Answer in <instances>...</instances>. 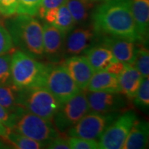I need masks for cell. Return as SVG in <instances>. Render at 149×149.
I'll list each match as a JSON object with an SVG mask.
<instances>
[{
  "label": "cell",
  "instance_id": "30",
  "mask_svg": "<svg viewBox=\"0 0 149 149\" xmlns=\"http://www.w3.org/2000/svg\"><path fill=\"white\" fill-rule=\"evenodd\" d=\"M18 0H0V13L4 17H11L16 13Z\"/></svg>",
  "mask_w": 149,
  "mask_h": 149
},
{
  "label": "cell",
  "instance_id": "23",
  "mask_svg": "<svg viewBox=\"0 0 149 149\" xmlns=\"http://www.w3.org/2000/svg\"><path fill=\"white\" fill-rule=\"evenodd\" d=\"M17 91L13 84L0 85V104L10 113L20 107L17 104Z\"/></svg>",
  "mask_w": 149,
  "mask_h": 149
},
{
  "label": "cell",
  "instance_id": "7",
  "mask_svg": "<svg viewBox=\"0 0 149 149\" xmlns=\"http://www.w3.org/2000/svg\"><path fill=\"white\" fill-rule=\"evenodd\" d=\"M120 114L118 112L100 113L90 111L75 125L67 130L69 137L99 140L108 126Z\"/></svg>",
  "mask_w": 149,
  "mask_h": 149
},
{
  "label": "cell",
  "instance_id": "37",
  "mask_svg": "<svg viewBox=\"0 0 149 149\" xmlns=\"http://www.w3.org/2000/svg\"><path fill=\"white\" fill-rule=\"evenodd\" d=\"M103 1H107V0H103Z\"/></svg>",
  "mask_w": 149,
  "mask_h": 149
},
{
  "label": "cell",
  "instance_id": "14",
  "mask_svg": "<svg viewBox=\"0 0 149 149\" xmlns=\"http://www.w3.org/2000/svg\"><path fill=\"white\" fill-rule=\"evenodd\" d=\"M80 90L86 89L94 70L85 55H75L68 57L62 64Z\"/></svg>",
  "mask_w": 149,
  "mask_h": 149
},
{
  "label": "cell",
  "instance_id": "15",
  "mask_svg": "<svg viewBox=\"0 0 149 149\" xmlns=\"http://www.w3.org/2000/svg\"><path fill=\"white\" fill-rule=\"evenodd\" d=\"M130 8L141 43L148 39L149 0H130Z\"/></svg>",
  "mask_w": 149,
  "mask_h": 149
},
{
  "label": "cell",
  "instance_id": "25",
  "mask_svg": "<svg viewBox=\"0 0 149 149\" xmlns=\"http://www.w3.org/2000/svg\"><path fill=\"white\" fill-rule=\"evenodd\" d=\"M133 102L136 107L139 109L146 111L149 107V79L148 77H143L141 84L139 86L138 90L135 97L133 99Z\"/></svg>",
  "mask_w": 149,
  "mask_h": 149
},
{
  "label": "cell",
  "instance_id": "26",
  "mask_svg": "<svg viewBox=\"0 0 149 149\" xmlns=\"http://www.w3.org/2000/svg\"><path fill=\"white\" fill-rule=\"evenodd\" d=\"M12 54L5 53L0 55V85L13 84L11 80Z\"/></svg>",
  "mask_w": 149,
  "mask_h": 149
},
{
  "label": "cell",
  "instance_id": "20",
  "mask_svg": "<svg viewBox=\"0 0 149 149\" xmlns=\"http://www.w3.org/2000/svg\"><path fill=\"white\" fill-rule=\"evenodd\" d=\"M43 19L45 20L46 23L54 26L66 35L71 31L76 25L66 4L48 10Z\"/></svg>",
  "mask_w": 149,
  "mask_h": 149
},
{
  "label": "cell",
  "instance_id": "5",
  "mask_svg": "<svg viewBox=\"0 0 149 149\" xmlns=\"http://www.w3.org/2000/svg\"><path fill=\"white\" fill-rule=\"evenodd\" d=\"M17 104L33 114L51 121L61 105L45 86L18 88Z\"/></svg>",
  "mask_w": 149,
  "mask_h": 149
},
{
  "label": "cell",
  "instance_id": "12",
  "mask_svg": "<svg viewBox=\"0 0 149 149\" xmlns=\"http://www.w3.org/2000/svg\"><path fill=\"white\" fill-rule=\"evenodd\" d=\"M66 34L48 23L43 26L44 57L53 64L64 59L65 39Z\"/></svg>",
  "mask_w": 149,
  "mask_h": 149
},
{
  "label": "cell",
  "instance_id": "9",
  "mask_svg": "<svg viewBox=\"0 0 149 149\" xmlns=\"http://www.w3.org/2000/svg\"><path fill=\"white\" fill-rule=\"evenodd\" d=\"M44 86L61 104L69 100L81 91L63 65H51Z\"/></svg>",
  "mask_w": 149,
  "mask_h": 149
},
{
  "label": "cell",
  "instance_id": "16",
  "mask_svg": "<svg viewBox=\"0 0 149 149\" xmlns=\"http://www.w3.org/2000/svg\"><path fill=\"white\" fill-rule=\"evenodd\" d=\"M142 79V75L135 67L130 64H126L124 69L118 75L121 93L128 100H133Z\"/></svg>",
  "mask_w": 149,
  "mask_h": 149
},
{
  "label": "cell",
  "instance_id": "3",
  "mask_svg": "<svg viewBox=\"0 0 149 149\" xmlns=\"http://www.w3.org/2000/svg\"><path fill=\"white\" fill-rule=\"evenodd\" d=\"M51 66L17 50L12 54L11 61L13 84L17 88L44 86Z\"/></svg>",
  "mask_w": 149,
  "mask_h": 149
},
{
  "label": "cell",
  "instance_id": "21",
  "mask_svg": "<svg viewBox=\"0 0 149 149\" xmlns=\"http://www.w3.org/2000/svg\"><path fill=\"white\" fill-rule=\"evenodd\" d=\"M95 2L90 0H66L65 4L69 10L75 24L84 26L91 17Z\"/></svg>",
  "mask_w": 149,
  "mask_h": 149
},
{
  "label": "cell",
  "instance_id": "33",
  "mask_svg": "<svg viewBox=\"0 0 149 149\" xmlns=\"http://www.w3.org/2000/svg\"><path fill=\"white\" fill-rule=\"evenodd\" d=\"M49 149H70L68 139L57 137L51 141L46 146Z\"/></svg>",
  "mask_w": 149,
  "mask_h": 149
},
{
  "label": "cell",
  "instance_id": "2",
  "mask_svg": "<svg viewBox=\"0 0 149 149\" xmlns=\"http://www.w3.org/2000/svg\"><path fill=\"white\" fill-rule=\"evenodd\" d=\"M14 46L36 59L44 57L43 26L37 19L28 15H18L6 22Z\"/></svg>",
  "mask_w": 149,
  "mask_h": 149
},
{
  "label": "cell",
  "instance_id": "32",
  "mask_svg": "<svg viewBox=\"0 0 149 149\" xmlns=\"http://www.w3.org/2000/svg\"><path fill=\"white\" fill-rule=\"evenodd\" d=\"M14 117V113H10L0 104V122L10 130L13 126Z\"/></svg>",
  "mask_w": 149,
  "mask_h": 149
},
{
  "label": "cell",
  "instance_id": "19",
  "mask_svg": "<svg viewBox=\"0 0 149 149\" xmlns=\"http://www.w3.org/2000/svg\"><path fill=\"white\" fill-rule=\"evenodd\" d=\"M86 90L92 92L121 93L118 76L107 70L95 72Z\"/></svg>",
  "mask_w": 149,
  "mask_h": 149
},
{
  "label": "cell",
  "instance_id": "36",
  "mask_svg": "<svg viewBox=\"0 0 149 149\" xmlns=\"http://www.w3.org/2000/svg\"><path fill=\"white\" fill-rule=\"evenodd\" d=\"M90 1H93V2H97V1H101V0H90Z\"/></svg>",
  "mask_w": 149,
  "mask_h": 149
},
{
  "label": "cell",
  "instance_id": "17",
  "mask_svg": "<svg viewBox=\"0 0 149 149\" xmlns=\"http://www.w3.org/2000/svg\"><path fill=\"white\" fill-rule=\"evenodd\" d=\"M85 54L95 72L106 71L112 64L118 61L109 48L101 44L92 46Z\"/></svg>",
  "mask_w": 149,
  "mask_h": 149
},
{
  "label": "cell",
  "instance_id": "28",
  "mask_svg": "<svg viewBox=\"0 0 149 149\" xmlns=\"http://www.w3.org/2000/svg\"><path fill=\"white\" fill-rule=\"evenodd\" d=\"M70 149H97L99 148L98 141L81 137H70L68 139Z\"/></svg>",
  "mask_w": 149,
  "mask_h": 149
},
{
  "label": "cell",
  "instance_id": "10",
  "mask_svg": "<svg viewBox=\"0 0 149 149\" xmlns=\"http://www.w3.org/2000/svg\"><path fill=\"white\" fill-rule=\"evenodd\" d=\"M100 35L91 27L72 29L65 39L64 58L85 53L89 48L97 44Z\"/></svg>",
  "mask_w": 149,
  "mask_h": 149
},
{
  "label": "cell",
  "instance_id": "4",
  "mask_svg": "<svg viewBox=\"0 0 149 149\" xmlns=\"http://www.w3.org/2000/svg\"><path fill=\"white\" fill-rule=\"evenodd\" d=\"M14 124L10 130L47 145L56 137L59 131L52 121L36 115L19 107L14 112Z\"/></svg>",
  "mask_w": 149,
  "mask_h": 149
},
{
  "label": "cell",
  "instance_id": "13",
  "mask_svg": "<svg viewBox=\"0 0 149 149\" xmlns=\"http://www.w3.org/2000/svg\"><path fill=\"white\" fill-rule=\"evenodd\" d=\"M97 44L109 48L118 61L133 64L137 50L135 42L122 37L100 35Z\"/></svg>",
  "mask_w": 149,
  "mask_h": 149
},
{
  "label": "cell",
  "instance_id": "34",
  "mask_svg": "<svg viewBox=\"0 0 149 149\" xmlns=\"http://www.w3.org/2000/svg\"><path fill=\"white\" fill-rule=\"evenodd\" d=\"M126 64L120 62V61H117V62L114 63L109 67V68L107 70V71L111 72V73L116 74L118 76L121 72L123 71V70L125 68Z\"/></svg>",
  "mask_w": 149,
  "mask_h": 149
},
{
  "label": "cell",
  "instance_id": "18",
  "mask_svg": "<svg viewBox=\"0 0 149 149\" xmlns=\"http://www.w3.org/2000/svg\"><path fill=\"white\" fill-rule=\"evenodd\" d=\"M149 125L144 120L136 119L127 136L124 149H144L148 145Z\"/></svg>",
  "mask_w": 149,
  "mask_h": 149
},
{
  "label": "cell",
  "instance_id": "11",
  "mask_svg": "<svg viewBox=\"0 0 149 149\" xmlns=\"http://www.w3.org/2000/svg\"><path fill=\"white\" fill-rule=\"evenodd\" d=\"M90 111L100 113L120 112L127 107V98L121 93L86 92Z\"/></svg>",
  "mask_w": 149,
  "mask_h": 149
},
{
  "label": "cell",
  "instance_id": "27",
  "mask_svg": "<svg viewBox=\"0 0 149 149\" xmlns=\"http://www.w3.org/2000/svg\"><path fill=\"white\" fill-rule=\"evenodd\" d=\"M42 1L43 0H18L16 13L35 16L38 13Z\"/></svg>",
  "mask_w": 149,
  "mask_h": 149
},
{
  "label": "cell",
  "instance_id": "8",
  "mask_svg": "<svg viewBox=\"0 0 149 149\" xmlns=\"http://www.w3.org/2000/svg\"><path fill=\"white\" fill-rule=\"evenodd\" d=\"M136 119L137 115L131 110L119 115L100 136L99 148L122 149Z\"/></svg>",
  "mask_w": 149,
  "mask_h": 149
},
{
  "label": "cell",
  "instance_id": "1",
  "mask_svg": "<svg viewBox=\"0 0 149 149\" xmlns=\"http://www.w3.org/2000/svg\"><path fill=\"white\" fill-rule=\"evenodd\" d=\"M98 35H111L141 43L132 15L130 0H107L91 14Z\"/></svg>",
  "mask_w": 149,
  "mask_h": 149
},
{
  "label": "cell",
  "instance_id": "29",
  "mask_svg": "<svg viewBox=\"0 0 149 149\" xmlns=\"http://www.w3.org/2000/svg\"><path fill=\"white\" fill-rule=\"evenodd\" d=\"M13 47V42L8 30L0 25V55L10 52Z\"/></svg>",
  "mask_w": 149,
  "mask_h": 149
},
{
  "label": "cell",
  "instance_id": "22",
  "mask_svg": "<svg viewBox=\"0 0 149 149\" xmlns=\"http://www.w3.org/2000/svg\"><path fill=\"white\" fill-rule=\"evenodd\" d=\"M4 138L15 148L19 149H40L44 148L45 145L42 143L21 135L15 132L9 130Z\"/></svg>",
  "mask_w": 149,
  "mask_h": 149
},
{
  "label": "cell",
  "instance_id": "35",
  "mask_svg": "<svg viewBox=\"0 0 149 149\" xmlns=\"http://www.w3.org/2000/svg\"><path fill=\"white\" fill-rule=\"evenodd\" d=\"M9 130H10V129H8V128L6 127L2 123L0 122V136H1V137H4L5 136L7 135V133H8Z\"/></svg>",
  "mask_w": 149,
  "mask_h": 149
},
{
  "label": "cell",
  "instance_id": "31",
  "mask_svg": "<svg viewBox=\"0 0 149 149\" xmlns=\"http://www.w3.org/2000/svg\"><path fill=\"white\" fill-rule=\"evenodd\" d=\"M66 1V0H43L37 15L41 19H43L48 10L61 6L65 4Z\"/></svg>",
  "mask_w": 149,
  "mask_h": 149
},
{
  "label": "cell",
  "instance_id": "6",
  "mask_svg": "<svg viewBox=\"0 0 149 149\" xmlns=\"http://www.w3.org/2000/svg\"><path fill=\"white\" fill-rule=\"evenodd\" d=\"M89 111L86 92L81 90L69 100L61 104L53 117V125L59 133H65Z\"/></svg>",
  "mask_w": 149,
  "mask_h": 149
},
{
  "label": "cell",
  "instance_id": "24",
  "mask_svg": "<svg viewBox=\"0 0 149 149\" xmlns=\"http://www.w3.org/2000/svg\"><path fill=\"white\" fill-rule=\"evenodd\" d=\"M135 67L143 77L149 75V53L148 48L145 46L137 47L135 59L132 64Z\"/></svg>",
  "mask_w": 149,
  "mask_h": 149
}]
</instances>
